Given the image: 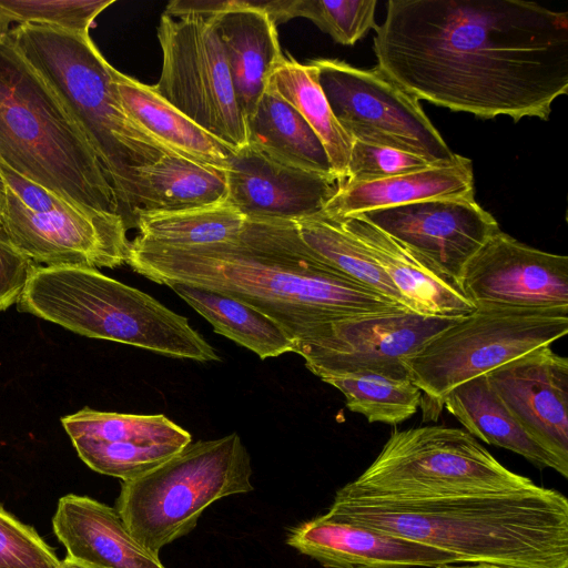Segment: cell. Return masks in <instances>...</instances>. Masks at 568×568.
Listing matches in <instances>:
<instances>
[{"mask_svg": "<svg viewBox=\"0 0 568 568\" xmlns=\"http://www.w3.org/2000/svg\"><path fill=\"white\" fill-rule=\"evenodd\" d=\"M376 67L415 99L548 120L568 92V12L524 0H388Z\"/></svg>", "mask_w": 568, "mask_h": 568, "instance_id": "obj_1", "label": "cell"}, {"mask_svg": "<svg viewBox=\"0 0 568 568\" xmlns=\"http://www.w3.org/2000/svg\"><path fill=\"white\" fill-rule=\"evenodd\" d=\"M126 264L158 284L240 300L278 323L294 344L336 322L412 312L320 260L293 220L246 217L236 240L192 247L135 236Z\"/></svg>", "mask_w": 568, "mask_h": 568, "instance_id": "obj_2", "label": "cell"}, {"mask_svg": "<svg viewBox=\"0 0 568 568\" xmlns=\"http://www.w3.org/2000/svg\"><path fill=\"white\" fill-rule=\"evenodd\" d=\"M323 516L436 547L460 564L568 568V499L537 484L438 494H366L342 487Z\"/></svg>", "mask_w": 568, "mask_h": 568, "instance_id": "obj_3", "label": "cell"}, {"mask_svg": "<svg viewBox=\"0 0 568 568\" xmlns=\"http://www.w3.org/2000/svg\"><path fill=\"white\" fill-rule=\"evenodd\" d=\"M7 33L84 132L115 194L121 217L128 229L135 227L139 172L176 153L126 112L112 82V65L89 32L26 23Z\"/></svg>", "mask_w": 568, "mask_h": 568, "instance_id": "obj_4", "label": "cell"}, {"mask_svg": "<svg viewBox=\"0 0 568 568\" xmlns=\"http://www.w3.org/2000/svg\"><path fill=\"white\" fill-rule=\"evenodd\" d=\"M0 159L82 209L120 215L84 132L8 33L0 36Z\"/></svg>", "mask_w": 568, "mask_h": 568, "instance_id": "obj_5", "label": "cell"}, {"mask_svg": "<svg viewBox=\"0 0 568 568\" xmlns=\"http://www.w3.org/2000/svg\"><path fill=\"white\" fill-rule=\"evenodd\" d=\"M18 310L77 334L195 362L220 356L189 323L139 288L87 266H40Z\"/></svg>", "mask_w": 568, "mask_h": 568, "instance_id": "obj_6", "label": "cell"}, {"mask_svg": "<svg viewBox=\"0 0 568 568\" xmlns=\"http://www.w3.org/2000/svg\"><path fill=\"white\" fill-rule=\"evenodd\" d=\"M250 454L237 433L187 444L149 471L122 483L115 509L150 554L187 535L214 501L252 491Z\"/></svg>", "mask_w": 568, "mask_h": 568, "instance_id": "obj_7", "label": "cell"}, {"mask_svg": "<svg viewBox=\"0 0 568 568\" xmlns=\"http://www.w3.org/2000/svg\"><path fill=\"white\" fill-rule=\"evenodd\" d=\"M568 333V307L479 304L424 345L406 363L422 392L424 420H436L446 395Z\"/></svg>", "mask_w": 568, "mask_h": 568, "instance_id": "obj_8", "label": "cell"}, {"mask_svg": "<svg viewBox=\"0 0 568 568\" xmlns=\"http://www.w3.org/2000/svg\"><path fill=\"white\" fill-rule=\"evenodd\" d=\"M532 484L506 468L466 430L428 425L394 430L375 460L343 487L366 494H438Z\"/></svg>", "mask_w": 568, "mask_h": 568, "instance_id": "obj_9", "label": "cell"}, {"mask_svg": "<svg viewBox=\"0 0 568 568\" xmlns=\"http://www.w3.org/2000/svg\"><path fill=\"white\" fill-rule=\"evenodd\" d=\"M156 34L162 68L155 92L232 151L248 144L212 17L174 19L163 12Z\"/></svg>", "mask_w": 568, "mask_h": 568, "instance_id": "obj_10", "label": "cell"}, {"mask_svg": "<svg viewBox=\"0 0 568 568\" xmlns=\"http://www.w3.org/2000/svg\"><path fill=\"white\" fill-rule=\"evenodd\" d=\"M311 62L335 118L353 141L412 153L435 166L454 164L460 158L419 101L376 65L361 69L337 59Z\"/></svg>", "mask_w": 568, "mask_h": 568, "instance_id": "obj_11", "label": "cell"}, {"mask_svg": "<svg viewBox=\"0 0 568 568\" xmlns=\"http://www.w3.org/2000/svg\"><path fill=\"white\" fill-rule=\"evenodd\" d=\"M458 318L405 312L336 322L296 342L293 353L321 379L353 373L406 378L407 361Z\"/></svg>", "mask_w": 568, "mask_h": 568, "instance_id": "obj_12", "label": "cell"}, {"mask_svg": "<svg viewBox=\"0 0 568 568\" xmlns=\"http://www.w3.org/2000/svg\"><path fill=\"white\" fill-rule=\"evenodd\" d=\"M357 216L458 291L469 260L500 231L495 217L474 197L420 201Z\"/></svg>", "mask_w": 568, "mask_h": 568, "instance_id": "obj_13", "label": "cell"}, {"mask_svg": "<svg viewBox=\"0 0 568 568\" xmlns=\"http://www.w3.org/2000/svg\"><path fill=\"white\" fill-rule=\"evenodd\" d=\"M1 230L34 263L114 268L126 264L128 227L118 214L34 213L6 186Z\"/></svg>", "mask_w": 568, "mask_h": 568, "instance_id": "obj_14", "label": "cell"}, {"mask_svg": "<svg viewBox=\"0 0 568 568\" xmlns=\"http://www.w3.org/2000/svg\"><path fill=\"white\" fill-rule=\"evenodd\" d=\"M459 288L475 306L568 307V256L531 247L500 230L469 260Z\"/></svg>", "mask_w": 568, "mask_h": 568, "instance_id": "obj_15", "label": "cell"}, {"mask_svg": "<svg viewBox=\"0 0 568 568\" xmlns=\"http://www.w3.org/2000/svg\"><path fill=\"white\" fill-rule=\"evenodd\" d=\"M485 375L525 432L568 465L567 357L544 346Z\"/></svg>", "mask_w": 568, "mask_h": 568, "instance_id": "obj_16", "label": "cell"}, {"mask_svg": "<svg viewBox=\"0 0 568 568\" xmlns=\"http://www.w3.org/2000/svg\"><path fill=\"white\" fill-rule=\"evenodd\" d=\"M225 171L227 201L245 217L313 216L339 186L335 176L290 165L250 143L231 153Z\"/></svg>", "mask_w": 568, "mask_h": 568, "instance_id": "obj_17", "label": "cell"}, {"mask_svg": "<svg viewBox=\"0 0 568 568\" xmlns=\"http://www.w3.org/2000/svg\"><path fill=\"white\" fill-rule=\"evenodd\" d=\"M287 545L325 568H436L460 564L450 552L323 515L291 529Z\"/></svg>", "mask_w": 568, "mask_h": 568, "instance_id": "obj_18", "label": "cell"}, {"mask_svg": "<svg viewBox=\"0 0 568 568\" xmlns=\"http://www.w3.org/2000/svg\"><path fill=\"white\" fill-rule=\"evenodd\" d=\"M235 97L247 119L255 110L273 70L284 60L276 24L261 1L226 0L212 17Z\"/></svg>", "mask_w": 568, "mask_h": 568, "instance_id": "obj_19", "label": "cell"}, {"mask_svg": "<svg viewBox=\"0 0 568 568\" xmlns=\"http://www.w3.org/2000/svg\"><path fill=\"white\" fill-rule=\"evenodd\" d=\"M52 527L75 561L94 568H165L130 535L115 508L93 498L61 497Z\"/></svg>", "mask_w": 568, "mask_h": 568, "instance_id": "obj_20", "label": "cell"}, {"mask_svg": "<svg viewBox=\"0 0 568 568\" xmlns=\"http://www.w3.org/2000/svg\"><path fill=\"white\" fill-rule=\"evenodd\" d=\"M460 197H474L471 160L462 155L446 166H429L377 181L342 182L323 213L343 219L414 202Z\"/></svg>", "mask_w": 568, "mask_h": 568, "instance_id": "obj_21", "label": "cell"}, {"mask_svg": "<svg viewBox=\"0 0 568 568\" xmlns=\"http://www.w3.org/2000/svg\"><path fill=\"white\" fill-rule=\"evenodd\" d=\"M337 220L384 270L410 311L425 316L458 318L475 310L460 291L369 222L357 215Z\"/></svg>", "mask_w": 568, "mask_h": 568, "instance_id": "obj_22", "label": "cell"}, {"mask_svg": "<svg viewBox=\"0 0 568 568\" xmlns=\"http://www.w3.org/2000/svg\"><path fill=\"white\" fill-rule=\"evenodd\" d=\"M116 94L130 116L176 154L225 168L233 152L144 84L112 67Z\"/></svg>", "mask_w": 568, "mask_h": 568, "instance_id": "obj_23", "label": "cell"}, {"mask_svg": "<svg viewBox=\"0 0 568 568\" xmlns=\"http://www.w3.org/2000/svg\"><path fill=\"white\" fill-rule=\"evenodd\" d=\"M443 406L473 437L516 453L539 469L551 468L568 478V465L542 448L525 432L491 389L486 375L452 389Z\"/></svg>", "mask_w": 568, "mask_h": 568, "instance_id": "obj_24", "label": "cell"}, {"mask_svg": "<svg viewBox=\"0 0 568 568\" xmlns=\"http://www.w3.org/2000/svg\"><path fill=\"white\" fill-rule=\"evenodd\" d=\"M140 212L181 211L227 201L225 168L165 154L139 172Z\"/></svg>", "mask_w": 568, "mask_h": 568, "instance_id": "obj_25", "label": "cell"}, {"mask_svg": "<svg viewBox=\"0 0 568 568\" xmlns=\"http://www.w3.org/2000/svg\"><path fill=\"white\" fill-rule=\"evenodd\" d=\"M246 125L248 143L274 159L335 176L316 133L290 103L271 90L266 89L262 94L254 112L246 119Z\"/></svg>", "mask_w": 568, "mask_h": 568, "instance_id": "obj_26", "label": "cell"}, {"mask_svg": "<svg viewBox=\"0 0 568 568\" xmlns=\"http://www.w3.org/2000/svg\"><path fill=\"white\" fill-rule=\"evenodd\" d=\"M213 329L260 358L276 357L294 351V339L270 316L229 295L183 283L168 285Z\"/></svg>", "mask_w": 568, "mask_h": 568, "instance_id": "obj_27", "label": "cell"}, {"mask_svg": "<svg viewBox=\"0 0 568 568\" xmlns=\"http://www.w3.org/2000/svg\"><path fill=\"white\" fill-rule=\"evenodd\" d=\"M266 89L280 95L304 118L321 140L333 173L342 183L354 141L335 118L320 85L316 67L312 62L303 64L285 57L271 73Z\"/></svg>", "mask_w": 568, "mask_h": 568, "instance_id": "obj_28", "label": "cell"}, {"mask_svg": "<svg viewBox=\"0 0 568 568\" xmlns=\"http://www.w3.org/2000/svg\"><path fill=\"white\" fill-rule=\"evenodd\" d=\"M246 217L229 201L181 211L140 212L139 237L160 245L192 247L236 240Z\"/></svg>", "mask_w": 568, "mask_h": 568, "instance_id": "obj_29", "label": "cell"}, {"mask_svg": "<svg viewBox=\"0 0 568 568\" xmlns=\"http://www.w3.org/2000/svg\"><path fill=\"white\" fill-rule=\"evenodd\" d=\"M295 223L301 239L320 260L410 311L384 270L337 219L322 212Z\"/></svg>", "mask_w": 568, "mask_h": 568, "instance_id": "obj_30", "label": "cell"}, {"mask_svg": "<svg viewBox=\"0 0 568 568\" xmlns=\"http://www.w3.org/2000/svg\"><path fill=\"white\" fill-rule=\"evenodd\" d=\"M70 436L119 444H164L185 447L191 434L163 414L101 412L85 407L61 419Z\"/></svg>", "mask_w": 568, "mask_h": 568, "instance_id": "obj_31", "label": "cell"}, {"mask_svg": "<svg viewBox=\"0 0 568 568\" xmlns=\"http://www.w3.org/2000/svg\"><path fill=\"white\" fill-rule=\"evenodd\" d=\"M322 381L337 388L347 408L364 415L369 423L399 424L420 406L422 392L409 377L353 373L326 376Z\"/></svg>", "mask_w": 568, "mask_h": 568, "instance_id": "obj_32", "label": "cell"}, {"mask_svg": "<svg viewBox=\"0 0 568 568\" xmlns=\"http://www.w3.org/2000/svg\"><path fill=\"white\" fill-rule=\"evenodd\" d=\"M376 4V0L261 1L262 8L276 26L293 18H306L343 45H354L371 29L375 30Z\"/></svg>", "mask_w": 568, "mask_h": 568, "instance_id": "obj_33", "label": "cell"}, {"mask_svg": "<svg viewBox=\"0 0 568 568\" xmlns=\"http://www.w3.org/2000/svg\"><path fill=\"white\" fill-rule=\"evenodd\" d=\"M113 3L114 0H0V36L12 24L26 23L89 32L98 16Z\"/></svg>", "mask_w": 568, "mask_h": 568, "instance_id": "obj_34", "label": "cell"}, {"mask_svg": "<svg viewBox=\"0 0 568 568\" xmlns=\"http://www.w3.org/2000/svg\"><path fill=\"white\" fill-rule=\"evenodd\" d=\"M71 440L79 457L91 469L123 481L149 471L182 449L164 444H119L90 438Z\"/></svg>", "mask_w": 568, "mask_h": 568, "instance_id": "obj_35", "label": "cell"}, {"mask_svg": "<svg viewBox=\"0 0 568 568\" xmlns=\"http://www.w3.org/2000/svg\"><path fill=\"white\" fill-rule=\"evenodd\" d=\"M53 549L0 505V568H60Z\"/></svg>", "mask_w": 568, "mask_h": 568, "instance_id": "obj_36", "label": "cell"}, {"mask_svg": "<svg viewBox=\"0 0 568 568\" xmlns=\"http://www.w3.org/2000/svg\"><path fill=\"white\" fill-rule=\"evenodd\" d=\"M429 166L424 159L392 148L354 141L343 182H369L420 171Z\"/></svg>", "mask_w": 568, "mask_h": 568, "instance_id": "obj_37", "label": "cell"}, {"mask_svg": "<svg viewBox=\"0 0 568 568\" xmlns=\"http://www.w3.org/2000/svg\"><path fill=\"white\" fill-rule=\"evenodd\" d=\"M37 266L0 230V311L19 302Z\"/></svg>", "mask_w": 568, "mask_h": 568, "instance_id": "obj_38", "label": "cell"}, {"mask_svg": "<svg viewBox=\"0 0 568 568\" xmlns=\"http://www.w3.org/2000/svg\"><path fill=\"white\" fill-rule=\"evenodd\" d=\"M0 175L6 186L34 213L90 211L67 201L12 170L0 159Z\"/></svg>", "mask_w": 568, "mask_h": 568, "instance_id": "obj_39", "label": "cell"}, {"mask_svg": "<svg viewBox=\"0 0 568 568\" xmlns=\"http://www.w3.org/2000/svg\"><path fill=\"white\" fill-rule=\"evenodd\" d=\"M436 568H506L498 565L489 564V562H477V564H448L438 566Z\"/></svg>", "mask_w": 568, "mask_h": 568, "instance_id": "obj_40", "label": "cell"}, {"mask_svg": "<svg viewBox=\"0 0 568 568\" xmlns=\"http://www.w3.org/2000/svg\"><path fill=\"white\" fill-rule=\"evenodd\" d=\"M60 568H94V567H91L89 565L75 561V560L67 557L65 559H63L61 561Z\"/></svg>", "mask_w": 568, "mask_h": 568, "instance_id": "obj_41", "label": "cell"}, {"mask_svg": "<svg viewBox=\"0 0 568 568\" xmlns=\"http://www.w3.org/2000/svg\"><path fill=\"white\" fill-rule=\"evenodd\" d=\"M4 196H6V184H4L3 179L0 175V230H1V215H2V210H3Z\"/></svg>", "mask_w": 568, "mask_h": 568, "instance_id": "obj_42", "label": "cell"}]
</instances>
